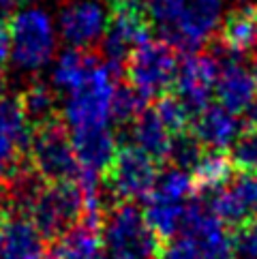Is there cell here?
I'll list each match as a JSON object with an SVG mask.
<instances>
[{
  "label": "cell",
  "instance_id": "1",
  "mask_svg": "<svg viewBox=\"0 0 257 259\" xmlns=\"http://www.w3.org/2000/svg\"><path fill=\"white\" fill-rule=\"evenodd\" d=\"M22 217L30 219L43 238L64 236L84 219V193L79 182H43L24 206Z\"/></svg>",
  "mask_w": 257,
  "mask_h": 259
},
{
  "label": "cell",
  "instance_id": "2",
  "mask_svg": "<svg viewBox=\"0 0 257 259\" xmlns=\"http://www.w3.org/2000/svg\"><path fill=\"white\" fill-rule=\"evenodd\" d=\"M105 259H157L163 242L148 227L144 212L133 203H120L101 225Z\"/></svg>",
  "mask_w": 257,
  "mask_h": 259
},
{
  "label": "cell",
  "instance_id": "3",
  "mask_svg": "<svg viewBox=\"0 0 257 259\" xmlns=\"http://www.w3.org/2000/svg\"><path fill=\"white\" fill-rule=\"evenodd\" d=\"M30 167L43 182H71L77 180L81 165L77 161L73 140L62 122L56 118L34 126L30 140Z\"/></svg>",
  "mask_w": 257,
  "mask_h": 259
},
{
  "label": "cell",
  "instance_id": "4",
  "mask_svg": "<svg viewBox=\"0 0 257 259\" xmlns=\"http://www.w3.org/2000/svg\"><path fill=\"white\" fill-rule=\"evenodd\" d=\"M116 64H97L90 71V75L81 84L69 92V101L64 107V118L71 131L79 128H95V126H109L112 118V101L116 95Z\"/></svg>",
  "mask_w": 257,
  "mask_h": 259
},
{
  "label": "cell",
  "instance_id": "5",
  "mask_svg": "<svg viewBox=\"0 0 257 259\" xmlns=\"http://www.w3.org/2000/svg\"><path fill=\"white\" fill-rule=\"evenodd\" d=\"M178 54L167 41H146L126 58V79L146 99H161L174 88L178 75Z\"/></svg>",
  "mask_w": 257,
  "mask_h": 259
},
{
  "label": "cell",
  "instance_id": "6",
  "mask_svg": "<svg viewBox=\"0 0 257 259\" xmlns=\"http://www.w3.org/2000/svg\"><path fill=\"white\" fill-rule=\"evenodd\" d=\"M11 58L24 71H36L48 64L56 50V32L48 13L41 9L17 11L9 22Z\"/></svg>",
  "mask_w": 257,
  "mask_h": 259
},
{
  "label": "cell",
  "instance_id": "7",
  "mask_svg": "<svg viewBox=\"0 0 257 259\" xmlns=\"http://www.w3.org/2000/svg\"><path fill=\"white\" fill-rule=\"evenodd\" d=\"M150 41V17L146 0H112L103 52L112 64H120L131 54Z\"/></svg>",
  "mask_w": 257,
  "mask_h": 259
},
{
  "label": "cell",
  "instance_id": "8",
  "mask_svg": "<svg viewBox=\"0 0 257 259\" xmlns=\"http://www.w3.org/2000/svg\"><path fill=\"white\" fill-rule=\"evenodd\" d=\"M103 176L107 189L122 201L148 197L159 180L157 161L150 159L135 144H124L118 148L114 161L109 163Z\"/></svg>",
  "mask_w": 257,
  "mask_h": 259
},
{
  "label": "cell",
  "instance_id": "9",
  "mask_svg": "<svg viewBox=\"0 0 257 259\" xmlns=\"http://www.w3.org/2000/svg\"><path fill=\"white\" fill-rule=\"evenodd\" d=\"M221 62L212 54H189L180 62L176 75V97L189 109V114H201L210 107V99L215 95Z\"/></svg>",
  "mask_w": 257,
  "mask_h": 259
},
{
  "label": "cell",
  "instance_id": "10",
  "mask_svg": "<svg viewBox=\"0 0 257 259\" xmlns=\"http://www.w3.org/2000/svg\"><path fill=\"white\" fill-rule=\"evenodd\" d=\"M219 62H221V71L215 88L219 105L229 109L232 114H246L257 103V79L253 71L238 62V58L229 52Z\"/></svg>",
  "mask_w": 257,
  "mask_h": 259
},
{
  "label": "cell",
  "instance_id": "11",
  "mask_svg": "<svg viewBox=\"0 0 257 259\" xmlns=\"http://www.w3.org/2000/svg\"><path fill=\"white\" fill-rule=\"evenodd\" d=\"M210 210L227 225L240 227L257 214V171H240L210 199Z\"/></svg>",
  "mask_w": 257,
  "mask_h": 259
},
{
  "label": "cell",
  "instance_id": "12",
  "mask_svg": "<svg viewBox=\"0 0 257 259\" xmlns=\"http://www.w3.org/2000/svg\"><path fill=\"white\" fill-rule=\"evenodd\" d=\"M107 20L103 7L97 3H73L67 9H62L60 20H58V30L62 39L71 43L75 50H86L95 45L101 36H105L107 30Z\"/></svg>",
  "mask_w": 257,
  "mask_h": 259
},
{
  "label": "cell",
  "instance_id": "13",
  "mask_svg": "<svg viewBox=\"0 0 257 259\" xmlns=\"http://www.w3.org/2000/svg\"><path fill=\"white\" fill-rule=\"evenodd\" d=\"M221 5L223 0H191L187 13L172 30V43L185 52L201 48L217 30L221 20Z\"/></svg>",
  "mask_w": 257,
  "mask_h": 259
},
{
  "label": "cell",
  "instance_id": "14",
  "mask_svg": "<svg viewBox=\"0 0 257 259\" xmlns=\"http://www.w3.org/2000/svg\"><path fill=\"white\" fill-rule=\"evenodd\" d=\"M45 238L30 219L0 212V259H43Z\"/></svg>",
  "mask_w": 257,
  "mask_h": 259
},
{
  "label": "cell",
  "instance_id": "15",
  "mask_svg": "<svg viewBox=\"0 0 257 259\" xmlns=\"http://www.w3.org/2000/svg\"><path fill=\"white\" fill-rule=\"evenodd\" d=\"M71 140L81 169L95 176L105 174L109 163L114 161L118 148H120L116 144V137L109 126L79 128V131H73Z\"/></svg>",
  "mask_w": 257,
  "mask_h": 259
},
{
  "label": "cell",
  "instance_id": "16",
  "mask_svg": "<svg viewBox=\"0 0 257 259\" xmlns=\"http://www.w3.org/2000/svg\"><path fill=\"white\" fill-rule=\"evenodd\" d=\"M193 135L199 140L201 146L210 150H223L232 146L236 137L240 135V124L236 120V114L221 105H210L201 114H197V120L193 124Z\"/></svg>",
  "mask_w": 257,
  "mask_h": 259
},
{
  "label": "cell",
  "instance_id": "17",
  "mask_svg": "<svg viewBox=\"0 0 257 259\" xmlns=\"http://www.w3.org/2000/svg\"><path fill=\"white\" fill-rule=\"evenodd\" d=\"M133 144L140 150H144L150 159H154L157 163H163L172 154L174 135L161 122V118L157 116L154 109H146L133 122Z\"/></svg>",
  "mask_w": 257,
  "mask_h": 259
},
{
  "label": "cell",
  "instance_id": "18",
  "mask_svg": "<svg viewBox=\"0 0 257 259\" xmlns=\"http://www.w3.org/2000/svg\"><path fill=\"white\" fill-rule=\"evenodd\" d=\"M257 45V7L244 5L229 13L223 24V48L232 56L249 54Z\"/></svg>",
  "mask_w": 257,
  "mask_h": 259
},
{
  "label": "cell",
  "instance_id": "19",
  "mask_svg": "<svg viewBox=\"0 0 257 259\" xmlns=\"http://www.w3.org/2000/svg\"><path fill=\"white\" fill-rule=\"evenodd\" d=\"M146 201H148V206L144 210V219L161 242H167L174 236H178V231L185 227L189 206L159 197H146Z\"/></svg>",
  "mask_w": 257,
  "mask_h": 259
},
{
  "label": "cell",
  "instance_id": "20",
  "mask_svg": "<svg viewBox=\"0 0 257 259\" xmlns=\"http://www.w3.org/2000/svg\"><path fill=\"white\" fill-rule=\"evenodd\" d=\"M56 257L58 259H105L101 229H95L86 223L69 229L58 240Z\"/></svg>",
  "mask_w": 257,
  "mask_h": 259
},
{
  "label": "cell",
  "instance_id": "21",
  "mask_svg": "<svg viewBox=\"0 0 257 259\" xmlns=\"http://www.w3.org/2000/svg\"><path fill=\"white\" fill-rule=\"evenodd\" d=\"M195 189L217 193L234 180V163L223 150H210L193 167Z\"/></svg>",
  "mask_w": 257,
  "mask_h": 259
},
{
  "label": "cell",
  "instance_id": "22",
  "mask_svg": "<svg viewBox=\"0 0 257 259\" xmlns=\"http://www.w3.org/2000/svg\"><path fill=\"white\" fill-rule=\"evenodd\" d=\"M95 67H97V60L90 54L73 48L69 52H64L58 58L56 67H54V84L60 90L73 92L90 75V71Z\"/></svg>",
  "mask_w": 257,
  "mask_h": 259
},
{
  "label": "cell",
  "instance_id": "23",
  "mask_svg": "<svg viewBox=\"0 0 257 259\" xmlns=\"http://www.w3.org/2000/svg\"><path fill=\"white\" fill-rule=\"evenodd\" d=\"M0 135L15 140L24 150L30 148L32 124L24 112L20 99L0 97Z\"/></svg>",
  "mask_w": 257,
  "mask_h": 259
},
{
  "label": "cell",
  "instance_id": "24",
  "mask_svg": "<svg viewBox=\"0 0 257 259\" xmlns=\"http://www.w3.org/2000/svg\"><path fill=\"white\" fill-rule=\"evenodd\" d=\"M195 191V180H193V174H189L187 169H172L159 176L154 189L150 191L148 197H159V199H167V201H178L185 203L187 197H191V193Z\"/></svg>",
  "mask_w": 257,
  "mask_h": 259
},
{
  "label": "cell",
  "instance_id": "25",
  "mask_svg": "<svg viewBox=\"0 0 257 259\" xmlns=\"http://www.w3.org/2000/svg\"><path fill=\"white\" fill-rule=\"evenodd\" d=\"M22 107L26 116H28L30 124L34 122V126H39L43 122L54 118V107H56V97L54 92L43 86V84H34L22 95Z\"/></svg>",
  "mask_w": 257,
  "mask_h": 259
},
{
  "label": "cell",
  "instance_id": "26",
  "mask_svg": "<svg viewBox=\"0 0 257 259\" xmlns=\"http://www.w3.org/2000/svg\"><path fill=\"white\" fill-rule=\"evenodd\" d=\"M189 5L191 0H146V11L157 28L169 34L187 13Z\"/></svg>",
  "mask_w": 257,
  "mask_h": 259
},
{
  "label": "cell",
  "instance_id": "27",
  "mask_svg": "<svg viewBox=\"0 0 257 259\" xmlns=\"http://www.w3.org/2000/svg\"><path fill=\"white\" fill-rule=\"evenodd\" d=\"M146 101L148 99H146L144 95H140L135 88L118 86L114 101H112V118L120 124L135 122V120L146 112Z\"/></svg>",
  "mask_w": 257,
  "mask_h": 259
},
{
  "label": "cell",
  "instance_id": "28",
  "mask_svg": "<svg viewBox=\"0 0 257 259\" xmlns=\"http://www.w3.org/2000/svg\"><path fill=\"white\" fill-rule=\"evenodd\" d=\"M229 159L238 171H257V128L249 126L229 146Z\"/></svg>",
  "mask_w": 257,
  "mask_h": 259
},
{
  "label": "cell",
  "instance_id": "29",
  "mask_svg": "<svg viewBox=\"0 0 257 259\" xmlns=\"http://www.w3.org/2000/svg\"><path fill=\"white\" fill-rule=\"evenodd\" d=\"M154 112H157V116L161 118V122L172 131L174 137L187 131L191 114H189V109L180 103L178 97H169V95L161 97L159 103L154 105Z\"/></svg>",
  "mask_w": 257,
  "mask_h": 259
},
{
  "label": "cell",
  "instance_id": "30",
  "mask_svg": "<svg viewBox=\"0 0 257 259\" xmlns=\"http://www.w3.org/2000/svg\"><path fill=\"white\" fill-rule=\"evenodd\" d=\"M201 156H204V152H201V144H199V140L193 133L185 131V133H180V135L174 137L169 159L176 163V167H180V169L195 167Z\"/></svg>",
  "mask_w": 257,
  "mask_h": 259
},
{
  "label": "cell",
  "instance_id": "31",
  "mask_svg": "<svg viewBox=\"0 0 257 259\" xmlns=\"http://www.w3.org/2000/svg\"><path fill=\"white\" fill-rule=\"evenodd\" d=\"M157 259H204V255L195 244V240L187 234H180L167 240V242H163Z\"/></svg>",
  "mask_w": 257,
  "mask_h": 259
},
{
  "label": "cell",
  "instance_id": "32",
  "mask_svg": "<svg viewBox=\"0 0 257 259\" xmlns=\"http://www.w3.org/2000/svg\"><path fill=\"white\" fill-rule=\"evenodd\" d=\"M24 148L11 137L0 135V176H15Z\"/></svg>",
  "mask_w": 257,
  "mask_h": 259
},
{
  "label": "cell",
  "instance_id": "33",
  "mask_svg": "<svg viewBox=\"0 0 257 259\" xmlns=\"http://www.w3.org/2000/svg\"><path fill=\"white\" fill-rule=\"evenodd\" d=\"M9 56H11V36H9V28L5 22H0V88L5 81V64Z\"/></svg>",
  "mask_w": 257,
  "mask_h": 259
},
{
  "label": "cell",
  "instance_id": "34",
  "mask_svg": "<svg viewBox=\"0 0 257 259\" xmlns=\"http://www.w3.org/2000/svg\"><path fill=\"white\" fill-rule=\"evenodd\" d=\"M17 5H20V0H0V22L11 20L17 13Z\"/></svg>",
  "mask_w": 257,
  "mask_h": 259
},
{
  "label": "cell",
  "instance_id": "35",
  "mask_svg": "<svg viewBox=\"0 0 257 259\" xmlns=\"http://www.w3.org/2000/svg\"><path fill=\"white\" fill-rule=\"evenodd\" d=\"M45 259H58V257H45Z\"/></svg>",
  "mask_w": 257,
  "mask_h": 259
}]
</instances>
